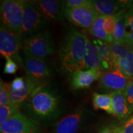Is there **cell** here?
<instances>
[{"label":"cell","instance_id":"23","mask_svg":"<svg viewBox=\"0 0 133 133\" xmlns=\"http://www.w3.org/2000/svg\"><path fill=\"white\" fill-rule=\"evenodd\" d=\"M114 69H118L130 81H133V50L130 48L126 57L118 62Z\"/></svg>","mask_w":133,"mask_h":133},{"label":"cell","instance_id":"32","mask_svg":"<svg viewBox=\"0 0 133 133\" xmlns=\"http://www.w3.org/2000/svg\"><path fill=\"white\" fill-rule=\"evenodd\" d=\"M97 133H120L119 131V127L114 124L100 127L97 129Z\"/></svg>","mask_w":133,"mask_h":133},{"label":"cell","instance_id":"21","mask_svg":"<svg viewBox=\"0 0 133 133\" xmlns=\"http://www.w3.org/2000/svg\"><path fill=\"white\" fill-rule=\"evenodd\" d=\"M130 48L125 43H112L109 44V52L113 69H114L119 60L126 57Z\"/></svg>","mask_w":133,"mask_h":133},{"label":"cell","instance_id":"2","mask_svg":"<svg viewBox=\"0 0 133 133\" xmlns=\"http://www.w3.org/2000/svg\"><path fill=\"white\" fill-rule=\"evenodd\" d=\"M88 37L71 25L66 30L59 48L61 70L67 75L84 70L85 53Z\"/></svg>","mask_w":133,"mask_h":133},{"label":"cell","instance_id":"5","mask_svg":"<svg viewBox=\"0 0 133 133\" xmlns=\"http://www.w3.org/2000/svg\"><path fill=\"white\" fill-rule=\"evenodd\" d=\"M49 24V20L33 1H25L21 35L22 39L48 30Z\"/></svg>","mask_w":133,"mask_h":133},{"label":"cell","instance_id":"30","mask_svg":"<svg viewBox=\"0 0 133 133\" xmlns=\"http://www.w3.org/2000/svg\"><path fill=\"white\" fill-rule=\"evenodd\" d=\"M18 70V65L11 58L6 59L4 68V73L6 74H14Z\"/></svg>","mask_w":133,"mask_h":133},{"label":"cell","instance_id":"20","mask_svg":"<svg viewBox=\"0 0 133 133\" xmlns=\"http://www.w3.org/2000/svg\"><path fill=\"white\" fill-rule=\"evenodd\" d=\"M92 43H94L97 50L101 64H102L103 71L113 69L112 63L109 49V44L97 39H94Z\"/></svg>","mask_w":133,"mask_h":133},{"label":"cell","instance_id":"22","mask_svg":"<svg viewBox=\"0 0 133 133\" xmlns=\"http://www.w3.org/2000/svg\"><path fill=\"white\" fill-rule=\"evenodd\" d=\"M128 10V9H123L116 14L117 19H116L114 33L112 34L113 43H125L124 16Z\"/></svg>","mask_w":133,"mask_h":133},{"label":"cell","instance_id":"16","mask_svg":"<svg viewBox=\"0 0 133 133\" xmlns=\"http://www.w3.org/2000/svg\"><path fill=\"white\" fill-rule=\"evenodd\" d=\"M114 115L120 120L125 121L132 115L133 109L128 102L123 91L112 93Z\"/></svg>","mask_w":133,"mask_h":133},{"label":"cell","instance_id":"29","mask_svg":"<svg viewBox=\"0 0 133 133\" xmlns=\"http://www.w3.org/2000/svg\"><path fill=\"white\" fill-rule=\"evenodd\" d=\"M118 127L120 133H133V115L129 116Z\"/></svg>","mask_w":133,"mask_h":133},{"label":"cell","instance_id":"9","mask_svg":"<svg viewBox=\"0 0 133 133\" xmlns=\"http://www.w3.org/2000/svg\"><path fill=\"white\" fill-rule=\"evenodd\" d=\"M130 81L118 69L102 71L98 80L97 89L102 94L124 91Z\"/></svg>","mask_w":133,"mask_h":133},{"label":"cell","instance_id":"18","mask_svg":"<svg viewBox=\"0 0 133 133\" xmlns=\"http://www.w3.org/2000/svg\"><path fill=\"white\" fill-rule=\"evenodd\" d=\"M105 16H99L96 20L92 25L88 29V33L97 39L110 44L113 43L112 36L108 35L104 27V24Z\"/></svg>","mask_w":133,"mask_h":133},{"label":"cell","instance_id":"34","mask_svg":"<svg viewBox=\"0 0 133 133\" xmlns=\"http://www.w3.org/2000/svg\"><path fill=\"white\" fill-rule=\"evenodd\" d=\"M132 50H133V48H132Z\"/></svg>","mask_w":133,"mask_h":133},{"label":"cell","instance_id":"24","mask_svg":"<svg viewBox=\"0 0 133 133\" xmlns=\"http://www.w3.org/2000/svg\"><path fill=\"white\" fill-rule=\"evenodd\" d=\"M125 43L129 47L133 48V7L128 10L124 16Z\"/></svg>","mask_w":133,"mask_h":133},{"label":"cell","instance_id":"17","mask_svg":"<svg viewBox=\"0 0 133 133\" xmlns=\"http://www.w3.org/2000/svg\"><path fill=\"white\" fill-rule=\"evenodd\" d=\"M84 62H85L84 70L96 69L103 71L102 64H101L97 50L94 43L91 42L88 38L87 39V44H86Z\"/></svg>","mask_w":133,"mask_h":133},{"label":"cell","instance_id":"31","mask_svg":"<svg viewBox=\"0 0 133 133\" xmlns=\"http://www.w3.org/2000/svg\"><path fill=\"white\" fill-rule=\"evenodd\" d=\"M128 102L133 109V81H129L123 91Z\"/></svg>","mask_w":133,"mask_h":133},{"label":"cell","instance_id":"14","mask_svg":"<svg viewBox=\"0 0 133 133\" xmlns=\"http://www.w3.org/2000/svg\"><path fill=\"white\" fill-rule=\"evenodd\" d=\"M101 73L102 71L99 69H92L76 71L70 75L69 81L71 88L77 90L89 88L94 81L99 80Z\"/></svg>","mask_w":133,"mask_h":133},{"label":"cell","instance_id":"13","mask_svg":"<svg viewBox=\"0 0 133 133\" xmlns=\"http://www.w3.org/2000/svg\"><path fill=\"white\" fill-rule=\"evenodd\" d=\"M33 2L49 20L56 22H62L65 20V8L64 1L38 0Z\"/></svg>","mask_w":133,"mask_h":133},{"label":"cell","instance_id":"4","mask_svg":"<svg viewBox=\"0 0 133 133\" xmlns=\"http://www.w3.org/2000/svg\"><path fill=\"white\" fill-rule=\"evenodd\" d=\"M25 56L45 59L54 52V41L52 33L48 30L30 36L23 39Z\"/></svg>","mask_w":133,"mask_h":133},{"label":"cell","instance_id":"15","mask_svg":"<svg viewBox=\"0 0 133 133\" xmlns=\"http://www.w3.org/2000/svg\"><path fill=\"white\" fill-rule=\"evenodd\" d=\"M25 84L22 89L19 91L11 90V99L12 104L21 107L24 101L32 94L36 88L45 83L36 80L26 75L24 77Z\"/></svg>","mask_w":133,"mask_h":133},{"label":"cell","instance_id":"25","mask_svg":"<svg viewBox=\"0 0 133 133\" xmlns=\"http://www.w3.org/2000/svg\"><path fill=\"white\" fill-rule=\"evenodd\" d=\"M21 107L12 104L0 105V125L20 112Z\"/></svg>","mask_w":133,"mask_h":133},{"label":"cell","instance_id":"26","mask_svg":"<svg viewBox=\"0 0 133 133\" xmlns=\"http://www.w3.org/2000/svg\"><path fill=\"white\" fill-rule=\"evenodd\" d=\"M12 104L11 99V84L5 83L1 78L0 82V105Z\"/></svg>","mask_w":133,"mask_h":133},{"label":"cell","instance_id":"3","mask_svg":"<svg viewBox=\"0 0 133 133\" xmlns=\"http://www.w3.org/2000/svg\"><path fill=\"white\" fill-rule=\"evenodd\" d=\"M97 115L85 109L79 107L52 125V133H83L96 120Z\"/></svg>","mask_w":133,"mask_h":133},{"label":"cell","instance_id":"1","mask_svg":"<svg viewBox=\"0 0 133 133\" xmlns=\"http://www.w3.org/2000/svg\"><path fill=\"white\" fill-rule=\"evenodd\" d=\"M65 104L62 88L55 83H44L24 101L21 109L41 126H52L61 119Z\"/></svg>","mask_w":133,"mask_h":133},{"label":"cell","instance_id":"27","mask_svg":"<svg viewBox=\"0 0 133 133\" xmlns=\"http://www.w3.org/2000/svg\"><path fill=\"white\" fill-rule=\"evenodd\" d=\"M65 9L91 7L92 0H66L64 1Z\"/></svg>","mask_w":133,"mask_h":133},{"label":"cell","instance_id":"12","mask_svg":"<svg viewBox=\"0 0 133 133\" xmlns=\"http://www.w3.org/2000/svg\"><path fill=\"white\" fill-rule=\"evenodd\" d=\"M133 7V1L114 0H92L91 8L99 16H110L117 14L123 9Z\"/></svg>","mask_w":133,"mask_h":133},{"label":"cell","instance_id":"19","mask_svg":"<svg viewBox=\"0 0 133 133\" xmlns=\"http://www.w3.org/2000/svg\"><path fill=\"white\" fill-rule=\"evenodd\" d=\"M92 104L95 110H103L108 114L114 115L113 101L111 94L94 92L92 94Z\"/></svg>","mask_w":133,"mask_h":133},{"label":"cell","instance_id":"10","mask_svg":"<svg viewBox=\"0 0 133 133\" xmlns=\"http://www.w3.org/2000/svg\"><path fill=\"white\" fill-rule=\"evenodd\" d=\"M99 16V14L91 7L65 9V19L70 23L86 29H89Z\"/></svg>","mask_w":133,"mask_h":133},{"label":"cell","instance_id":"6","mask_svg":"<svg viewBox=\"0 0 133 133\" xmlns=\"http://www.w3.org/2000/svg\"><path fill=\"white\" fill-rule=\"evenodd\" d=\"M25 3V1L24 0H4L1 1V25L17 33L20 36Z\"/></svg>","mask_w":133,"mask_h":133},{"label":"cell","instance_id":"7","mask_svg":"<svg viewBox=\"0 0 133 133\" xmlns=\"http://www.w3.org/2000/svg\"><path fill=\"white\" fill-rule=\"evenodd\" d=\"M22 40L17 33L3 26H0V53L6 59H12L20 66H23V60L20 55L23 48Z\"/></svg>","mask_w":133,"mask_h":133},{"label":"cell","instance_id":"28","mask_svg":"<svg viewBox=\"0 0 133 133\" xmlns=\"http://www.w3.org/2000/svg\"><path fill=\"white\" fill-rule=\"evenodd\" d=\"M116 15L115 14L114 16H105L104 24V27L105 30L108 35L112 36V34L114 33L115 26L116 22Z\"/></svg>","mask_w":133,"mask_h":133},{"label":"cell","instance_id":"11","mask_svg":"<svg viewBox=\"0 0 133 133\" xmlns=\"http://www.w3.org/2000/svg\"><path fill=\"white\" fill-rule=\"evenodd\" d=\"M23 67L26 75L36 80L43 81L53 75V70L45 59H35L25 56L23 59Z\"/></svg>","mask_w":133,"mask_h":133},{"label":"cell","instance_id":"8","mask_svg":"<svg viewBox=\"0 0 133 133\" xmlns=\"http://www.w3.org/2000/svg\"><path fill=\"white\" fill-rule=\"evenodd\" d=\"M41 125L21 112L0 126V133H42Z\"/></svg>","mask_w":133,"mask_h":133},{"label":"cell","instance_id":"33","mask_svg":"<svg viewBox=\"0 0 133 133\" xmlns=\"http://www.w3.org/2000/svg\"><path fill=\"white\" fill-rule=\"evenodd\" d=\"M24 77L16 78L11 83V90L14 91H21L24 88Z\"/></svg>","mask_w":133,"mask_h":133}]
</instances>
